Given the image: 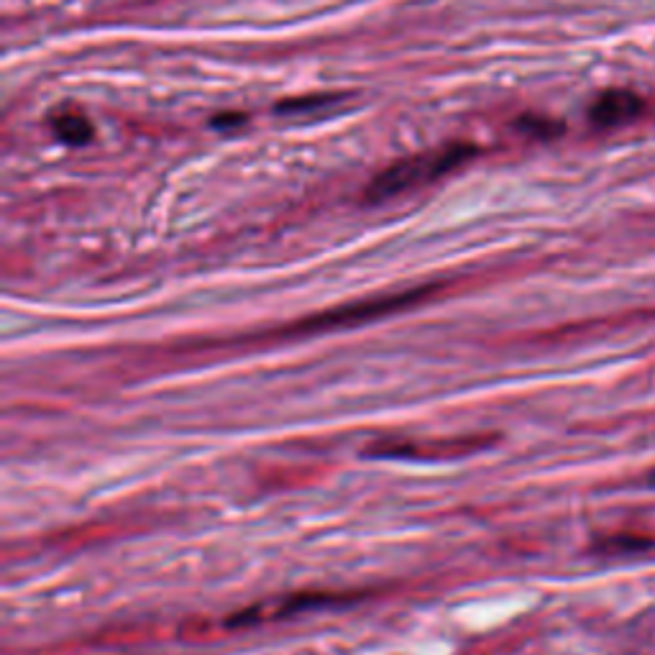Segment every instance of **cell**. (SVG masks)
<instances>
[{"label":"cell","instance_id":"obj_1","mask_svg":"<svg viewBox=\"0 0 655 655\" xmlns=\"http://www.w3.org/2000/svg\"><path fill=\"white\" fill-rule=\"evenodd\" d=\"M477 157V146L471 144H451L441 151L433 154H418V157L402 159L392 167H387L382 175L374 177V183L366 189L369 203H384L390 197H398L408 193L412 187H420L422 183H433L443 177L446 172L461 167L463 162Z\"/></svg>","mask_w":655,"mask_h":655},{"label":"cell","instance_id":"obj_2","mask_svg":"<svg viewBox=\"0 0 655 655\" xmlns=\"http://www.w3.org/2000/svg\"><path fill=\"white\" fill-rule=\"evenodd\" d=\"M436 287H418V290H408L400 292V295H387V297H374L366 300V303H353L346 307L331 310V313H323L317 317H310L300 331H331V328H346V325H356V323H366V321H377V317H384L390 313H398V310L408 307L412 303H418L426 295H430Z\"/></svg>","mask_w":655,"mask_h":655},{"label":"cell","instance_id":"obj_3","mask_svg":"<svg viewBox=\"0 0 655 655\" xmlns=\"http://www.w3.org/2000/svg\"><path fill=\"white\" fill-rule=\"evenodd\" d=\"M645 110V100L633 90H607L602 92L589 108V120L597 128H615L630 124Z\"/></svg>","mask_w":655,"mask_h":655},{"label":"cell","instance_id":"obj_4","mask_svg":"<svg viewBox=\"0 0 655 655\" xmlns=\"http://www.w3.org/2000/svg\"><path fill=\"white\" fill-rule=\"evenodd\" d=\"M51 131L59 141L70 144V146H82L92 139V124L85 116L80 114H62L55 118V124H51Z\"/></svg>","mask_w":655,"mask_h":655},{"label":"cell","instance_id":"obj_5","mask_svg":"<svg viewBox=\"0 0 655 655\" xmlns=\"http://www.w3.org/2000/svg\"><path fill=\"white\" fill-rule=\"evenodd\" d=\"M515 126L525 134L536 136V139H554V136L564 131V126L558 124V120L540 118V116H522V118L515 120Z\"/></svg>","mask_w":655,"mask_h":655},{"label":"cell","instance_id":"obj_6","mask_svg":"<svg viewBox=\"0 0 655 655\" xmlns=\"http://www.w3.org/2000/svg\"><path fill=\"white\" fill-rule=\"evenodd\" d=\"M333 98H328V95H321V98H297V100H282L277 106V114L282 116H297V114H310V110L315 108H325L331 106Z\"/></svg>","mask_w":655,"mask_h":655},{"label":"cell","instance_id":"obj_7","mask_svg":"<svg viewBox=\"0 0 655 655\" xmlns=\"http://www.w3.org/2000/svg\"><path fill=\"white\" fill-rule=\"evenodd\" d=\"M244 116H218V118H213V126L215 128H234V126H241L244 124Z\"/></svg>","mask_w":655,"mask_h":655}]
</instances>
